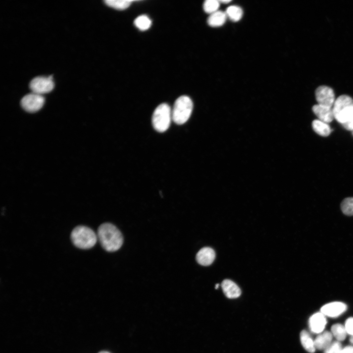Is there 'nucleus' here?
<instances>
[{"label": "nucleus", "mask_w": 353, "mask_h": 353, "mask_svg": "<svg viewBox=\"0 0 353 353\" xmlns=\"http://www.w3.org/2000/svg\"><path fill=\"white\" fill-rule=\"evenodd\" d=\"M99 353H110L109 352H108L107 351H102L99 352Z\"/></svg>", "instance_id": "nucleus-29"}, {"label": "nucleus", "mask_w": 353, "mask_h": 353, "mask_svg": "<svg viewBox=\"0 0 353 353\" xmlns=\"http://www.w3.org/2000/svg\"><path fill=\"white\" fill-rule=\"evenodd\" d=\"M347 306L342 302H332L327 304L321 308V312L325 316L337 318L344 313L347 309Z\"/></svg>", "instance_id": "nucleus-8"}, {"label": "nucleus", "mask_w": 353, "mask_h": 353, "mask_svg": "<svg viewBox=\"0 0 353 353\" xmlns=\"http://www.w3.org/2000/svg\"><path fill=\"white\" fill-rule=\"evenodd\" d=\"M312 127L314 131L318 135L324 137L329 136L332 132V129L328 124L319 120L314 121L312 122Z\"/></svg>", "instance_id": "nucleus-15"}, {"label": "nucleus", "mask_w": 353, "mask_h": 353, "mask_svg": "<svg viewBox=\"0 0 353 353\" xmlns=\"http://www.w3.org/2000/svg\"><path fill=\"white\" fill-rule=\"evenodd\" d=\"M215 258L214 250L210 247L201 249L196 255V261L203 266H209L213 263Z\"/></svg>", "instance_id": "nucleus-11"}, {"label": "nucleus", "mask_w": 353, "mask_h": 353, "mask_svg": "<svg viewBox=\"0 0 353 353\" xmlns=\"http://www.w3.org/2000/svg\"><path fill=\"white\" fill-rule=\"evenodd\" d=\"M97 235L101 246L107 252L119 250L123 245V237L121 231L111 223L101 225Z\"/></svg>", "instance_id": "nucleus-1"}, {"label": "nucleus", "mask_w": 353, "mask_h": 353, "mask_svg": "<svg viewBox=\"0 0 353 353\" xmlns=\"http://www.w3.org/2000/svg\"><path fill=\"white\" fill-rule=\"evenodd\" d=\"M71 239L76 247L87 250L95 246L98 238L97 235L91 228L85 226H78L72 230Z\"/></svg>", "instance_id": "nucleus-2"}, {"label": "nucleus", "mask_w": 353, "mask_h": 353, "mask_svg": "<svg viewBox=\"0 0 353 353\" xmlns=\"http://www.w3.org/2000/svg\"><path fill=\"white\" fill-rule=\"evenodd\" d=\"M226 14L231 20L237 22L241 19L243 15L242 9L236 6L229 7L226 10Z\"/></svg>", "instance_id": "nucleus-18"}, {"label": "nucleus", "mask_w": 353, "mask_h": 353, "mask_svg": "<svg viewBox=\"0 0 353 353\" xmlns=\"http://www.w3.org/2000/svg\"><path fill=\"white\" fill-rule=\"evenodd\" d=\"M193 107V102L189 97L182 96L178 98L172 111L173 122L178 125L185 123L191 116Z\"/></svg>", "instance_id": "nucleus-3"}, {"label": "nucleus", "mask_w": 353, "mask_h": 353, "mask_svg": "<svg viewBox=\"0 0 353 353\" xmlns=\"http://www.w3.org/2000/svg\"><path fill=\"white\" fill-rule=\"evenodd\" d=\"M221 287L224 294L229 299L237 298L241 295L240 288L231 280H224L221 284Z\"/></svg>", "instance_id": "nucleus-12"}, {"label": "nucleus", "mask_w": 353, "mask_h": 353, "mask_svg": "<svg viewBox=\"0 0 353 353\" xmlns=\"http://www.w3.org/2000/svg\"><path fill=\"white\" fill-rule=\"evenodd\" d=\"M350 342L353 345V336H351L350 339Z\"/></svg>", "instance_id": "nucleus-27"}, {"label": "nucleus", "mask_w": 353, "mask_h": 353, "mask_svg": "<svg viewBox=\"0 0 353 353\" xmlns=\"http://www.w3.org/2000/svg\"><path fill=\"white\" fill-rule=\"evenodd\" d=\"M219 6V1L207 0L204 4V10L206 13L212 15L218 11Z\"/></svg>", "instance_id": "nucleus-22"}, {"label": "nucleus", "mask_w": 353, "mask_h": 353, "mask_svg": "<svg viewBox=\"0 0 353 353\" xmlns=\"http://www.w3.org/2000/svg\"><path fill=\"white\" fill-rule=\"evenodd\" d=\"M342 349V344L340 342L336 340L332 341L324 350V353H339Z\"/></svg>", "instance_id": "nucleus-23"}, {"label": "nucleus", "mask_w": 353, "mask_h": 353, "mask_svg": "<svg viewBox=\"0 0 353 353\" xmlns=\"http://www.w3.org/2000/svg\"><path fill=\"white\" fill-rule=\"evenodd\" d=\"M345 327L347 334L353 336V318H349L346 321Z\"/></svg>", "instance_id": "nucleus-24"}, {"label": "nucleus", "mask_w": 353, "mask_h": 353, "mask_svg": "<svg viewBox=\"0 0 353 353\" xmlns=\"http://www.w3.org/2000/svg\"><path fill=\"white\" fill-rule=\"evenodd\" d=\"M315 94L318 105L333 107L336 100L334 91L331 88L325 86H320L316 90Z\"/></svg>", "instance_id": "nucleus-7"}, {"label": "nucleus", "mask_w": 353, "mask_h": 353, "mask_svg": "<svg viewBox=\"0 0 353 353\" xmlns=\"http://www.w3.org/2000/svg\"><path fill=\"white\" fill-rule=\"evenodd\" d=\"M104 2L107 6L122 11L129 8L133 1L130 0H106Z\"/></svg>", "instance_id": "nucleus-17"}, {"label": "nucleus", "mask_w": 353, "mask_h": 353, "mask_svg": "<svg viewBox=\"0 0 353 353\" xmlns=\"http://www.w3.org/2000/svg\"><path fill=\"white\" fill-rule=\"evenodd\" d=\"M45 102V99L43 95L31 93L22 99L21 105L26 111L33 113L40 110Z\"/></svg>", "instance_id": "nucleus-6"}, {"label": "nucleus", "mask_w": 353, "mask_h": 353, "mask_svg": "<svg viewBox=\"0 0 353 353\" xmlns=\"http://www.w3.org/2000/svg\"><path fill=\"white\" fill-rule=\"evenodd\" d=\"M343 213L347 216L353 215V198L345 199L341 204Z\"/></svg>", "instance_id": "nucleus-21"}, {"label": "nucleus", "mask_w": 353, "mask_h": 353, "mask_svg": "<svg viewBox=\"0 0 353 353\" xmlns=\"http://www.w3.org/2000/svg\"><path fill=\"white\" fill-rule=\"evenodd\" d=\"M219 284H216V285H215V289L217 290V289H218V288H219Z\"/></svg>", "instance_id": "nucleus-28"}, {"label": "nucleus", "mask_w": 353, "mask_h": 353, "mask_svg": "<svg viewBox=\"0 0 353 353\" xmlns=\"http://www.w3.org/2000/svg\"><path fill=\"white\" fill-rule=\"evenodd\" d=\"M331 331L333 336L340 342L344 340L348 334L345 326L340 324H336L332 326Z\"/></svg>", "instance_id": "nucleus-19"}, {"label": "nucleus", "mask_w": 353, "mask_h": 353, "mask_svg": "<svg viewBox=\"0 0 353 353\" xmlns=\"http://www.w3.org/2000/svg\"><path fill=\"white\" fill-rule=\"evenodd\" d=\"M333 336L332 333L328 331L321 333L314 340L316 349L325 350L332 342Z\"/></svg>", "instance_id": "nucleus-13"}, {"label": "nucleus", "mask_w": 353, "mask_h": 353, "mask_svg": "<svg viewBox=\"0 0 353 353\" xmlns=\"http://www.w3.org/2000/svg\"><path fill=\"white\" fill-rule=\"evenodd\" d=\"M312 109L314 113L319 118V120L323 123L329 124L335 119L333 108L317 104L313 106Z\"/></svg>", "instance_id": "nucleus-10"}, {"label": "nucleus", "mask_w": 353, "mask_h": 353, "mask_svg": "<svg viewBox=\"0 0 353 353\" xmlns=\"http://www.w3.org/2000/svg\"><path fill=\"white\" fill-rule=\"evenodd\" d=\"M134 24L140 30L146 31L150 28L152 21L147 16L140 15L135 19Z\"/></svg>", "instance_id": "nucleus-20"}, {"label": "nucleus", "mask_w": 353, "mask_h": 353, "mask_svg": "<svg viewBox=\"0 0 353 353\" xmlns=\"http://www.w3.org/2000/svg\"><path fill=\"white\" fill-rule=\"evenodd\" d=\"M339 353H353V346H347L342 348Z\"/></svg>", "instance_id": "nucleus-25"}, {"label": "nucleus", "mask_w": 353, "mask_h": 353, "mask_svg": "<svg viewBox=\"0 0 353 353\" xmlns=\"http://www.w3.org/2000/svg\"><path fill=\"white\" fill-rule=\"evenodd\" d=\"M326 324V316L322 312L314 314L309 320V329L313 333L321 334L322 333Z\"/></svg>", "instance_id": "nucleus-9"}, {"label": "nucleus", "mask_w": 353, "mask_h": 353, "mask_svg": "<svg viewBox=\"0 0 353 353\" xmlns=\"http://www.w3.org/2000/svg\"><path fill=\"white\" fill-rule=\"evenodd\" d=\"M352 135H353V131H352Z\"/></svg>", "instance_id": "nucleus-30"}, {"label": "nucleus", "mask_w": 353, "mask_h": 353, "mask_svg": "<svg viewBox=\"0 0 353 353\" xmlns=\"http://www.w3.org/2000/svg\"><path fill=\"white\" fill-rule=\"evenodd\" d=\"M227 17L226 13L217 11L211 15L208 18V23L213 27H220L225 23Z\"/></svg>", "instance_id": "nucleus-16"}, {"label": "nucleus", "mask_w": 353, "mask_h": 353, "mask_svg": "<svg viewBox=\"0 0 353 353\" xmlns=\"http://www.w3.org/2000/svg\"><path fill=\"white\" fill-rule=\"evenodd\" d=\"M231 1H230V0H222V1H219L220 3H222L223 4H228L229 3H230Z\"/></svg>", "instance_id": "nucleus-26"}, {"label": "nucleus", "mask_w": 353, "mask_h": 353, "mask_svg": "<svg viewBox=\"0 0 353 353\" xmlns=\"http://www.w3.org/2000/svg\"><path fill=\"white\" fill-rule=\"evenodd\" d=\"M300 341L303 347L308 352L310 353L315 352L316 348L315 342L307 331L303 330L301 332Z\"/></svg>", "instance_id": "nucleus-14"}, {"label": "nucleus", "mask_w": 353, "mask_h": 353, "mask_svg": "<svg viewBox=\"0 0 353 353\" xmlns=\"http://www.w3.org/2000/svg\"><path fill=\"white\" fill-rule=\"evenodd\" d=\"M172 120L171 108L167 104H162L154 110L152 123L154 129L158 132L164 133L169 128Z\"/></svg>", "instance_id": "nucleus-4"}, {"label": "nucleus", "mask_w": 353, "mask_h": 353, "mask_svg": "<svg viewBox=\"0 0 353 353\" xmlns=\"http://www.w3.org/2000/svg\"><path fill=\"white\" fill-rule=\"evenodd\" d=\"M32 93L39 95L48 93L54 88L53 75L48 77H37L33 78L30 84Z\"/></svg>", "instance_id": "nucleus-5"}]
</instances>
